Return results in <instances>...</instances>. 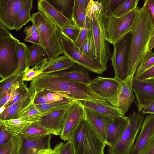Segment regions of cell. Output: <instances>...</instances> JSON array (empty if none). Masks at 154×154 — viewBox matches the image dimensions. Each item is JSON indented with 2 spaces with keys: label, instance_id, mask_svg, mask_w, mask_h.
<instances>
[{
  "label": "cell",
  "instance_id": "6125c7cd",
  "mask_svg": "<svg viewBox=\"0 0 154 154\" xmlns=\"http://www.w3.org/2000/svg\"><path fill=\"white\" fill-rule=\"evenodd\" d=\"M50 147H51L46 149L40 150L39 151L38 154H47L48 150Z\"/></svg>",
  "mask_w": 154,
  "mask_h": 154
},
{
  "label": "cell",
  "instance_id": "484cf974",
  "mask_svg": "<svg viewBox=\"0 0 154 154\" xmlns=\"http://www.w3.org/2000/svg\"><path fill=\"white\" fill-rule=\"evenodd\" d=\"M32 123L20 118L0 120V127L8 131L12 136L21 135Z\"/></svg>",
  "mask_w": 154,
  "mask_h": 154
},
{
  "label": "cell",
  "instance_id": "e575fe53",
  "mask_svg": "<svg viewBox=\"0 0 154 154\" xmlns=\"http://www.w3.org/2000/svg\"><path fill=\"white\" fill-rule=\"evenodd\" d=\"M24 72L16 73L0 82V97L10 89L12 86L23 79Z\"/></svg>",
  "mask_w": 154,
  "mask_h": 154
},
{
  "label": "cell",
  "instance_id": "9c48e42d",
  "mask_svg": "<svg viewBox=\"0 0 154 154\" xmlns=\"http://www.w3.org/2000/svg\"><path fill=\"white\" fill-rule=\"evenodd\" d=\"M60 41L64 55L88 71L102 74L107 69L100 62L84 53L74 42L61 31Z\"/></svg>",
  "mask_w": 154,
  "mask_h": 154
},
{
  "label": "cell",
  "instance_id": "ac0fdd59",
  "mask_svg": "<svg viewBox=\"0 0 154 154\" xmlns=\"http://www.w3.org/2000/svg\"><path fill=\"white\" fill-rule=\"evenodd\" d=\"M83 108L85 120L106 143L109 117L92 109L84 107Z\"/></svg>",
  "mask_w": 154,
  "mask_h": 154
},
{
  "label": "cell",
  "instance_id": "7a4b0ae2",
  "mask_svg": "<svg viewBox=\"0 0 154 154\" xmlns=\"http://www.w3.org/2000/svg\"><path fill=\"white\" fill-rule=\"evenodd\" d=\"M87 16L90 18L88 33L91 40L93 59L107 66L112 55L110 43L105 36L103 5L101 8L95 11H87Z\"/></svg>",
  "mask_w": 154,
  "mask_h": 154
},
{
  "label": "cell",
  "instance_id": "5b68a950",
  "mask_svg": "<svg viewBox=\"0 0 154 154\" xmlns=\"http://www.w3.org/2000/svg\"><path fill=\"white\" fill-rule=\"evenodd\" d=\"M19 41L0 23V81L16 73L18 70L17 44Z\"/></svg>",
  "mask_w": 154,
  "mask_h": 154
},
{
  "label": "cell",
  "instance_id": "7dc6e473",
  "mask_svg": "<svg viewBox=\"0 0 154 154\" xmlns=\"http://www.w3.org/2000/svg\"><path fill=\"white\" fill-rule=\"evenodd\" d=\"M140 154H154V134L151 137Z\"/></svg>",
  "mask_w": 154,
  "mask_h": 154
},
{
  "label": "cell",
  "instance_id": "277c9868",
  "mask_svg": "<svg viewBox=\"0 0 154 154\" xmlns=\"http://www.w3.org/2000/svg\"><path fill=\"white\" fill-rule=\"evenodd\" d=\"M48 89L57 92L74 101L92 100L109 103L96 94L87 85L56 76H51Z\"/></svg>",
  "mask_w": 154,
  "mask_h": 154
},
{
  "label": "cell",
  "instance_id": "44dd1931",
  "mask_svg": "<svg viewBox=\"0 0 154 154\" xmlns=\"http://www.w3.org/2000/svg\"><path fill=\"white\" fill-rule=\"evenodd\" d=\"M37 6L38 11L60 29L64 26L74 24L52 6L46 0H38Z\"/></svg>",
  "mask_w": 154,
  "mask_h": 154
},
{
  "label": "cell",
  "instance_id": "8992f818",
  "mask_svg": "<svg viewBox=\"0 0 154 154\" xmlns=\"http://www.w3.org/2000/svg\"><path fill=\"white\" fill-rule=\"evenodd\" d=\"M71 140L74 154H104L105 142L85 119L80 123Z\"/></svg>",
  "mask_w": 154,
  "mask_h": 154
},
{
  "label": "cell",
  "instance_id": "9a60e30c",
  "mask_svg": "<svg viewBox=\"0 0 154 154\" xmlns=\"http://www.w3.org/2000/svg\"><path fill=\"white\" fill-rule=\"evenodd\" d=\"M133 89L138 112H140L143 108L154 103V85L150 82L134 77Z\"/></svg>",
  "mask_w": 154,
  "mask_h": 154
},
{
  "label": "cell",
  "instance_id": "5bb4252c",
  "mask_svg": "<svg viewBox=\"0 0 154 154\" xmlns=\"http://www.w3.org/2000/svg\"><path fill=\"white\" fill-rule=\"evenodd\" d=\"M119 82L114 78L98 76L92 79L87 85L96 94L112 106Z\"/></svg>",
  "mask_w": 154,
  "mask_h": 154
},
{
  "label": "cell",
  "instance_id": "c3c4849f",
  "mask_svg": "<svg viewBox=\"0 0 154 154\" xmlns=\"http://www.w3.org/2000/svg\"><path fill=\"white\" fill-rule=\"evenodd\" d=\"M0 146L10 140L12 136L7 131L0 127Z\"/></svg>",
  "mask_w": 154,
  "mask_h": 154
},
{
  "label": "cell",
  "instance_id": "e0dca14e",
  "mask_svg": "<svg viewBox=\"0 0 154 154\" xmlns=\"http://www.w3.org/2000/svg\"><path fill=\"white\" fill-rule=\"evenodd\" d=\"M129 122L128 116L109 117L106 144L109 147L116 144L120 140Z\"/></svg>",
  "mask_w": 154,
  "mask_h": 154
},
{
  "label": "cell",
  "instance_id": "603a6c76",
  "mask_svg": "<svg viewBox=\"0 0 154 154\" xmlns=\"http://www.w3.org/2000/svg\"><path fill=\"white\" fill-rule=\"evenodd\" d=\"M75 63L65 55L51 60L46 58L39 71L47 74L72 68Z\"/></svg>",
  "mask_w": 154,
  "mask_h": 154
},
{
  "label": "cell",
  "instance_id": "680465c9",
  "mask_svg": "<svg viewBox=\"0 0 154 154\" xmlns=\"http://www.w3.org/2000/svg\"><path fill=\"white\" fill-rule=\"evenodd\" d=\"M37 29L36 26L34 24L32 23V25L31 26L26 27L23 31L26 35V37H27Z\"/></svg>",
  "mask_w": 154,
  "mask_h": 154
},
{
  "label": "cell",
  "instance_id": "cb8c5ba5",
  "mask_svg": "<svg viewBox=\"0 0 154 154\" xmlns=\"http://www.w3.org/2000/svg\"><path fill=\"white\" fill-rule=\"evenodd\" d=\"M51 134L37 138L26 139L22 137V154H38L40 150L51 147Z\"/></svg>",
  "mask_w": 154,
  "mask_h": 154
},
{
  "label": "cell",
  "instance_id": "d6986e66",
  "mask_svg": "<svg viewBox=\"0 0 154 154\" xmlns=\"http://www.w3.org/2000/svg\"><path fill=\"white\" fill-rule=\"evenodd\" d=\"M154 134V115L146 116L144 118L140 133L130 154H140Z\"/></svg>",
  "mask_w": 154,
  "mask_h": 154
},
{
  "label": "cell",
  "instance_id": "e7e4bbea",
  "mask_svg": "<svg viewBox=\"0 0 154 154\" xmlns=\"http://www.w3.org/2000/svg\"><path fill=\"white\" fill-rule=\"evenodd\" d=\"M150 82L154 85V81H150Z\"/></svg>",
  "mask_w": 154,
  "mask_h": 154
},
{
  "label": "cell",
  "instance_id": "4dcf8cb0",
  "mask_svg": "<svg viewBox=\"0 0 154 154\" xmlns=\"http://www.w3.org/2000/svg\"><path fill=\"white\" fill-rule=\"evenodd\" d=\"M43 115V113L39 110L33 102L20 112L18 119L33 123L38 122Z\"/></svg>",
  "mask_w": 154,
  "mask_h": 154
},
{
  "label": "cell",
  "instance_id": "4fadbf2b",
  "mask_svg": "<svg viewBox=\"0 0 154 154\" xmlns=\"http://www.w3.org/2000/svg\"><path fill=\"white\" fill-rule=\"evenodd\" d=\"M28 0H0V23L8 30H14L18 13Z\"/></svg>",
  "mask_w": 154,
  "mask_h": 154
},
{
  "label": "cell",
  "instance_id": "836d02e7",
  "mask_svg": "<svg viewBox=\"0 0 154 154\" xmlns=\"http://www.w3.org/2000/svg\"><path fill=\"white\" fill-rule=\"evenodd\" d=\"M139 2V0H124L110 14L117 17H122L137 8Z\"/></svg>",
  "mask_w": 154,
  "mask_h": 154
},
{
  "label": "cell",
  "instance_id": "30bf717a",
  "mask_svg": "<svg viewBox=\"0 0 154 154\" xmlns=\"http://www.w3.org/2000/svg\"><path fill=\"white\" fill-rule=\"evenodd\" d=\"M131 37L130 32L113 45V51L110 60L115 72L114 78L119 82L127 77V63Z\"/></svg>",
  "mask_w": 154,
  "mask_h": 154
},
{
  "label": "cell",
  "instance_id": "8fae6325",
  "mask_svg": "<svg viewBox=\"0 0 154 154\" xmlns=\"http://www.w3.org/2000/svg\"><path fill=\"white\" fill-rule=\"evenodd\" d=\"M135 73L128 75L119 82L112 106L124 116L128 111L135 97L133 89V81Z\"/></svg>",
  "mask_w": 154,
  "mask_h": 154
},
{
  "label": "cell",
  "instance_id": "4316f807",
  "mask_svg": "<svg viewBox=\"0 0 154 154\" xmlns=\"http://www.w3.org/2000/svg\"><path fill=\"white\" fill-rule=\"evenodd\" d=\"M46 0L61 14L73 23L72 14L75 0Z\"/></svg>",
  "mask_w": 154,
  "mask_h": 154
},
{
  "label": "cell",
  "instance_id": "816d5d0a",
  "mask_svg": "<svg viewBox=\"0 0 154 154\" xmlns=\"http://www.w3.org/2000/svg\"><path fill=\"white\" fill-rule=\"evenodd\" d=\"M33 103L36 105H37L49 102L46 97L41 92H37L33 101Z\"/></svg>",
  "mask_w": 154,
  "mask_h": 154
},
{
  "label": "cell",
  "instance_id": "7402d4cb",
  "mask_svg": "<svg viewBox=\"0 0 154 154\" xmlns=\"http://www.w3.org/2000/svg\"><path fill=\"white\" fill-rule=\"evenodd\" d=\"M47 74L87 85L92 80L88 70L76 64L70 69Z\"/></svg>",
  "mask_w": 154,
  "mask_h": 154
},
{
  "label": "cell",
  "instance_id": "52a82bcc",
  "mask_svg": "<svg viewBox=\"0 0 154 154\" xmlns=\"http://www.w3.org/2000/svg\"><path fill=\"white\" fill-rule=\"evenodd\" d=\"M138 12L137 8L122 17H117L106 13L104 9L105 36L110 43L115 44L130 32Z\"/></svg>",
  "mask_w": 154,
  "mask_h": 154
},
{
  "label": "cell",
  "instance_id": "f6af8a7d",
  "mask_svg": "<svg viewBox=\"0 0 154 154\" xmlns=\"http://www.w3.org/2000/svg\"><path fill=\"white\" fill-rule=\"evenodd\" d=\"M134 77L144 81H154V65L139 75L134 76Z\"/></svg>",
  "mask_w": 154,
  "mask_h": 154
},
{
  "label": "cell",
  "instance_id": "74e56055",
  "mask_svg": "<svg viewBox=\"0 0 154 154\" xmlns=\"http://www.w3.org/2000/svg\"><path fill=\"white\" fill-rule=\"evenodd\" d=\"M154 65V52L148 51L143 57L135 72L136 76Z\"/></svg>",
  "mask_w": 154,
  "mask_h": 154
},
{
  "label": "cell",
  "instance_id": "2e32d148",
  "mask_svg": "<svg viewBox=\"0 0 154 154\" xmlns=\"http://www.w3.org/2000/svg\"><path fill=\"white\" fill-rule=\"evenodd\" d=\"M72 104L64 109L42 116L38 123L49 130L51 134L60 136L67 112Z\"/></svg>",
  "mask_w": 154,
  "mask_h": 154
},
{
  "label": "cell",
  "instance_id": "db71d44e",
  "mask_svg": "<svg viewBox=\"0 0 154 154\" xmlns=\"http://www.w3.org/2000/svg\"><path fill=\"white\" fill-rule=\"evenodd\" d=\"M0 147V154H9L12 147L11 139Z\"/></svg>",
  "mask_w": 154,
  "mask_h": 154
},
{
  "label": "cell",
  "instance_id": "681fc988",
  "mask_svg": "<svg viewBox=\"0 0 154 154\" xmlns=\"http://www.w3.org/2000/svg\"><path fill=\"white\" fill-rule=\"evenodd\" d=\"M60 154H74V150L71 140L68 141L62 146Z\"/></svg>",
  "mask_w": 154,
  "mask_h": 154
},
{
  "label": "cell",
  "instance_id": "7c38bea8",
  "mask_svg": "<svg viewBox=\"0 0 154 154\" xmlns=\"http://www.w3.org/2000/svg\"><path fill=\"white\" fill-rule=\"evenodd\" d=\"M85 119L83 107L78 102H73L67 112L60 137L64 141L71 140L82 122Z\"/></svg>",
  "mask_w": 154,
  "mask_h": 154
},
{
  "label": "cell",
  "instance_id": "bcb514c9",
  "mask_svg": "<svg viewBox=\"0 0 154 154\" xmlns=\"http://www.w3.org/2000/svg\"><path fill=\"white\" fill-rule=\"evenodd\" d=\"M40 74L39 71L33 67L31 69L28 67L24 71L23 80L24 81H31Z\"/></svg>",
  "mask_w": 154,
  "mask_h": 154
},
{
  "label": "cell",
  "instance_id": "d4e9b609",
  "mask_svg": "<svg viewBox=\"0 0 154 154\" xmlns=\"http://www.w3.org/2000/svg\"><path fill=\"white\" fill-rule=\"evenodd\" d=\"M83 107L93 110L105 116L116 117L123 116L109 103L92 100L78 101Z\"/></svg>",
  "mask_w": 154,
  "mask_h": 154
},
{
  "label": "cell",
  "instance_id": "3957f363",
  "mask_svg": "<svg viewBox=\"0 0 154 154\" xmlns=\"http://www.w3.org/2000/svg\"><path fill=\"white\" fill-rule=\"evenodd\" d=\"M31 21L37 28L40 36L39 45L44 48L48 59L64 54L59 37L60 29L38 11L32 14Z\"/></svg>",
  "mask_w": 154,
  "mask_h": 154
},
{
  "label": "cell",
  "instance_id": "9f6ffc18",
  "mask_svg": "<svg viewBox=\"0 0 154 154\" xmlns=\"http://www.w3.org/2000/svg\"><path fill=\"white\" fill-rule=\"evenodd\" d=\"M11 96V91L10 90L0 97V107L4 106L9 100Z\"/></svg>",
  "mask_w": 154,
  "mask_h": 154
},
{
  "label": "cell",
  "instance_id": "f35d334b",
  "mask_svg": "<svg viewBox=\"0 0 154 154\" xmlns=\"http://www.w3.org/2000/svg\"><path fill=\"white\" fill-rule=\"evenodd\" d=\"M38 92H41L46 97L49 103L59 101H73L56 92L45 90H42Z\"/></svg>",
  "mask_w": 154,
  "mask_h": 154
},
{
  "label": "cell",
  "instance_id": "ba28073f",
  "mask_svg": "<svg viewBox=\"0 0 154 154\" xmlns=\"http://www.w3.org/2000/svg\"><path fill=\"white\" fill-rule=\"evenodd\" d=\"M129 122L118 142L107 149L108 154H130L140 133L144 119L141 112L134 111L128 116Z\"/></svg>",
  "mask_w": 154,
  "mask_h": 154
},
{
  "label": "cell",
  "instance_id": "11a10c76",
  "mask_svg": "<svg viewBox=\"0 0 154 154\" xmlns=\"http://www.w3.org/2000/svg\"><path fill=\"white\" fill-rule=\"evenodd\" d=\"M64 144L61 142L57 144L53 149L51 147L49 148L47 154H60L61 147Z\"/></svg>",
  "mask_w": 154,
  "mask_h": 154
},
{
  "label": "cell",
  "instance_id": "7bdbcfd3",
  "mask_svg": "<svg viewBox=\"0 0 154 154\" xmlns=\"http://www.w3.org/2000/svg\"><path fill=\"white\" fill-rule=\"evenodd\" d=\"M124 0H99L102 4L105 12L107 14L112 12Z\"/></svg>",
  "mask_w": 154,
  "mask_h": 154
},
{
  "label": "cell",
  "instance_id": "be15d7a7",
  "mask_svg": "<svg viewBox=\"0 0 154 154\" xmlns=\"http://www.w3.org/2000/svg\"><path fill=\"white\" fill-rule=\"evenodd\" d=\"M5 109V107L4 106L0 107V114L2 113L4 110Z\"/></svg>",
  "mask_w": 154,
  "mask_h": 154
},
{
  "label": "cell",
  "instance_id": "ee69618b",
  "mask_svg": "<svg viewBox=\"0 0 154 154\" xmlns=\"http://www.w3.org/2000/svg\"><path fill=\"white\" fill-rule=\"evenodd\" d=\"M79 48L84 53L93 59L91 40L88 32L85 41Z\"/></svg>",
  "mask_w": 154,
  "mask_h": 154
},
{
  "label": "cell",
  "instance_id": "d590c367",
  "mask_svg": "<svg viewBox=\"0 0 154 154\" xmlns=\"http://www.w3.org/2000/svg\"><path fill=\"white\" fill-rule=\"evenodd\" d=\"M28 48L30 55V68L35 65L44 57L43 56L46 53L43 48L39 45L32 44L28 46Z\"/></svg>",
  "mask_w": 154,
  "mask_h": 154
},
{
  "label": "cell",
  "instance_id": "f5cc1de1",
  "mask_svg": "<svg viewBox=\"0 0 154 154\" xmlns=\"http://www.w3.org/2000/svg\"><path fill=\"white\" fill-rule=\"evenodd\" d=\"M143 7L150 12L153 24L154 26V0H146L144 1Z\"/></svg>",
  "mask_w": 154,
  "mask_h": 154
},
{
  "label": "cell",
  "instance_id": "ffe728a7",
  "mask_svg": "<svg viewBox=\"0 0 154 154\" xmlns=\"http://www.w3.org/2000/svg\"><path fill=\"white\" fill-rule=\"evenodd\" d=\"M37 91L29 87L28 91L17 102L6 108L0 114V120H6L18 118L20 112L33 102Z\"/></svg>",
  "mask_w": 154,
  "mask_h": 154
},
{
  "label": "cell",
  "instance_id": "1f68e13d",
  "mask_svg": "<svg viewBox=\"0 0 154 154\" xmlns=\"http://www.w3.org/2000/svg\"><path fill=\"white\" fill-rule=\"evenodd\" d=\"M49 134H51L50 131L37 122L31 124L21 135L24 138L30 139L39 138Z\"/></svg>",
  "mask_w": 154,
  "mask_h": 154
},
{
  "label": "cell",
  "instance_id": "6f0895ef",
  "mask_svg": "<svg viewBox=\"0 0 154 154\" xmlns=\"http://www.w3.org/2000/svg\"><path fill=\"white\" fill-rule=\"evenodd\" d=\"M143 115L149 114L154 115V103L147 106L143 108L141 111Z\"/></svg>",
  "mask_w": 154,
  "mask_h": 154
},
{
  "label": "cell",
  "instance_id": "60d3db41",
  "mask_svg": "<svg viewBox=\"0 0 154 154\" xmlns=\"http://www.w3.org/2000/svg\"><path fill=\"white\" fill-rule=\"evenodd\" d=\"M80 28L75 24L66 26L62 27L61 31L73 42L77 39Z\"/></svg>",
  "mask_w": 154,
  "mask_h": 154
},
{
  "label": "cell",
  "instance_id": "6da1fadb",
  "mask_svg": "<svg viewBox=\"0 0 154 154\" xmlns=\"http://www.w3.org/2000/svg\"><path fill=\"white\" fill-rule=\"evenodd\" d=\"M130 33L127 76L135 73L143 57L148 51L149 41L154 35V26L149 10L143 7L139 8L135 22Z\"/></svg>",
  "mask_w": 154,
  "mask_h": 154
},
{
  "label": "cell",
  "instance_id": "f546056e",
  "mask_svg": "<svg viewBox=\"0 0 154 154\" xmlns=\"http://www.w3.org/2000/svg\"><path fill=\"white\" fill-rule=\"evenodd\" d=\"M9 90L11 91V96L9 100L4 105L5 109L23 96L28 91L29 88L22 79L14 84Z\"/></svg>",
  "mask_w": 154,
  "mask_h": 154
},
{
  "label": "cell",
  "instance_id": "8d00e7d4",
  "mask_svg": "<svg viewBox=\"0 0 154 154\" xmlns=\"http://www.w3.org/2000/svg\"><path fill=\"white\" fill-rule=\"evenodd\" d=\"M87 8L81 6L75 2L72 14L74 24L80 28L83 26L87 16Z\"/></svg>",
  "mask_w": 154,
  "mask_h": 154
},
{
  "label": "cell",
  "instance_id": "91938a15",
  "mask_svg": "<svg viewBox=\"0 0 154 154\" xmlns=\"http://www.w3.org/2000/svg\"><path fill=\"white\" fill-rule=\"evenodd\" d=\"M90 1V0H75L77 4L86 8H87Z\"/></svg>",
  "mask_w": 154,
  "mask_h": 154
},
{
  "label": "cell",
  "instance_id": "b9f144b4",
  "mask_svg": "<svg viewBox=\"0 0 154 154\" xmlns=\"http://www.w3.org/2000/svg\"><path fill=\"white\" fill-rule=\"evenodd\" d=\"M11 140L12 147L9 154H23L22 150V137L21 135L13 136Z\"/></svg>",
  "mask_w": 154,
  "mask_h": 154
},
{
  "label": "cell",
  "instance_id": "f907efd6",
  "mask_svg": "<svg viewBox=\"0 0 154 154\" xmlns=\"http://www.w3.org/2000/svg\"><path fill=\"white\" fill-rule=\"evenodd\" d=\"M39 34L38 29L28 36L26 37L24 40L25 42L37 45H39Z\"/></svg>",
  "mask_w": 154,
  "mask_h": 154
},
{
  "label": "cell",
  "instance_id": "83f0119b",
  "mask_svg": "<svg viewBox=\"0 0 154 154\" xmlns=\"http://www.w3.org/2000/svg\"><path fill=\"white\" fill-rule=\"evenodd\" d=\"M17 48L19 67L16 73H19L24 72L29 67L30 55L28 46L19 40L17 42Z\"/></svg>",
  "mask_w": 154,
  "mask_h": 154
},
{
  "label": "cell",
  "instance_id": "f1b7e54d",
  "mask_svg": "<svg viewBox=\"0 0 154 154\" xmlns=\"http://www.w3.org/2000/svg\"><path fill=\"white\" fill-rule=\"evenodd\" d=\"M33 4L32 0H28L18 13L16 18L14 29L20 30L23 26L31 20L30 11Z\"/></svg>",
  "mask_w": 154,
  "mask_h": 154
},
{
  "label": "cell",
  "instance_id": "d6a6232c",
  "mask_svg": "<svg viewBox=\"0 0 154 154\" xmlns=\"http://www.w3.org/2000/svg\"><path fill=\"white\" fill-rule=\"evenodd\" d=\"M75 101H64L50 102L36 105L39 110L43 113V116L64 109Z\"/></svg>",
  "mask_w": 154,
  "mask_h": 154
},
{
  "label": "cell",
  "instance_id": "ab89813d",
  "mask_svg": "<svg viewBox=\"0 0 154 154\" xmlns=\"http://www.w3.org/2000/svg\"><path fill=\"white\" fill-rule=\"evenodd\" d=\"M90 20V17L87 16L83 26L80 28L78 37L77 40L74 42L75 45L79 48L81 46L88 35Z\"/></svg>",
  "mask_w": 154,
  "mask_h": 154
},
{
  "label": "cell",
  "instance_id": "94428289",
  "mask_svg": "<svg viewBox=\"0 0 154 154\" xmlns=\"http://www.w3.org/2000/svg\"><path fill=\"white\" fill-rule=\"evenodd\" d=\"M154 47V35L151 39L149 45L148 51H151Z\"/></svg>",
  "mask_w": 154,
  "mask_h": 154
}]
</instances>
